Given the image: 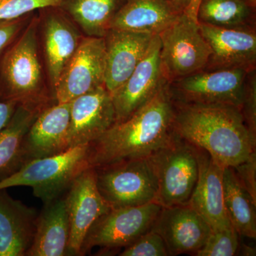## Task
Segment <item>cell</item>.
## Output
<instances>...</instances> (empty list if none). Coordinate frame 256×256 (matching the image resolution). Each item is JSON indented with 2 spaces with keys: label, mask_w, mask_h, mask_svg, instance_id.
<instances>
[{
  "label": "cell",
  "mask_w": 256,
  "mask_h": 256,
  "mask_svg": "<svg viewBox=\"0 0 256 256\" xmlns=\"http://www.w3.org/2000/svg\"><path fill=\"white\" fill-rule=\"evenodd\" d=\"M89 144L70 148L56 156L32 160L0 181V190L30 186L44 203L60 197L90 164Z\"/></svg>",
  "instance_id": "4"
},
{
  "label": "cell",
  "mask_w": 256,
  "mask_h": 256,
  "mask_svg": "<svg viewBox=\"0 0 256 256\" xmlns=\"http://www.w3.org/2000/svg\"><path fill=\"white\" fill-rule=\"evenodd\" d=\"M151 229L164 240L169 256L196 254L212 230L202 216L188 204L163 207Z\"/></svg>",
  "instance_id": "14"
},
{
  "label": "cell",
  "mask_w": 256,
  "mask_h": 256,
  "mask_svg": "<svg viewBox=\"0 0 256 256\" xmlns=\"http://www.w3.org/2000/svg\"><path fill=\"white\" fill-rule=\"evenodd\" d=\"M236 174L256 201V153L242 164L234 168Z\"/></svg>",
  "instance_id": "32"
},
{
  "label": "cell",
  "mask_w": 256,
  "mask_h": 256,
  "mask_svg": "<svg viewBox=\"0 0 256 256\" xmlns=\"http://www.w3.org/2000/svg\"><path fill=\"white\" fill-rule=\"evenodd\" d=\"M70 104L68 149L90 144L116 122L112 96L105 86L79 96Z\"/></svg>",
  "instance_id": "17"
},
{
  "label": "cell",
  "mask_w": 256,
  "mask_h": 256,
  "mask_svg": "<svg viewBox=\"0 0 256 256\" xmlns=\"http://www.w3.org/2000/svg\"><path fill=\"white\" fill-rule=\"evenodd\" d=\"M126 0H64L60 8L86 36L104 37Z\"/></svg>",
  "instance_id": "25"
},
{
  "label": "cell",
  "mask_w": 256,
  "mask_h": 256,
  "mask_svg": "<svg viewBox=\"0 0 256 256\" xmlns=\"http://www.w3.org/2000/svg\"><path fill=\"white\" fill-rule=\"evenodd\" d=\"M174 104L176 133L206 151L217 164L234 169L255 154L256 136L238 108Z\"/></svg>",
  "instance_id": "2"
},
{
  "label": "cell",
  "mask_w": 256,
  "mask_h": 256,
  "mask_svg": "<svg viewBox=\"0 0 256 256\" xmlns=\"http://www.w3.org/2000/svg\"><path fill=\"white\" fill-rule=\"evenodd\" d=\"M18 106L14 101L0 97V132L9 124Z\"/></svg>",
  "instance_id": "33"
},
{
  "label": "cell",
  "mask_w": 256,
  "mask_h": 256,
  "mask_svg": "<svg viewBox=\"0 0 256 256\" xmlns=\"http://www.w3.org/2000/svg\"><path fill=\"white\" fill-rule=\"evenodd\" d=\"M95 170L98 190L111 208L156 202L158 178L150 156Z\"/></svg>",
  "instance_id": "5"
},
{
  "label": "cell",
  "mask_w": 256,
  "mask_h": 256,
  "mask_svg": "<svg viewBox=\"0 0 256 256\" xmlns=\"http://www.w3.org/2000/svg\"><path fill=\"white\" fill-rule=\"evenodd\" d=\"M70 107V102H53L38 114L24 140L23 165L68 150Z\"/></svg>",
  "instance_id": "15"
},
{
  "label": "cell",
  "mask_w": 256,
  "mask_h": 256,
  "mask_svg": "<svg viewBox=\"0 0 256 256\" xmlns=\"http://www.w3.org/2000/svg\"><path fill=\"white\" fill-rule=\"evenodd\" d=\"M242 256H256V250L252 247L248 246L242 245Z\"/></svg>",
  "instance_id": "36"
},
{
  "label": "cell",
  "mask_w": 256,
  "mask_h": 256,
  "mask_svg": "<svg viewBox=\"0 0 256 256\" xmlns=\"http://www.w3.org/2000/svg\"><path fill=\"white\" fill-rule=\"evenodd\" d=\"M158 35L161 43L160 68L166 82L170 84L206 68L212 50L198 22L183 12Z\"/></svg>",
  "instance_id": "6"
},
{
  "label": "cell",
  "mask_w": 256,
  "mask_h": 256,
  "mask_svg": "<svg viewBox=\"0 0 256 256\" xmlns=\"http://www.w3.org/2000/svg\"><path fill=\"white\" fill-rule=\"evenodd\" d=\"M32 16L31 13L15 20L0 21V60L26 28Z\"/></svg>",
  "instance_id": "31"
},
{
  "label": "cell",
  "mask_w": 256,
  "mask_h": 256,
  "mask_svg": "<svg viewBox=\"0 0 256 256\" xmlns=\"http://www.w3.org/2000/svg\"><path fill=\"white\" fill-rule=\"evenodd\" d=\"M248 72L242 68L201 70L170 82V94L176 104L242 109Z\"/></svg>",
  "instance_id": "8"
},
{
  "label": "cell",
  "mask_w": 256,
  "mask_h": 256,
  "mask_svg": "<svg viewBox=\"0 0 256 256\" xmlns=\"http://www.w3.org/2000/svg\"><path fill=\"white\" fill-rule=\"evenodd\" d=\"M121 256H168L166 244L160 234L150 230L131 245L124 248Z\"/></svg>",
  "instance_id": "29"
},
{
  "label": "cell",
  "mask_w": 256,
  "mask_h": 256,
  "mask_svg": "<svg viewBox=\"0 0 256 256\" xmlns=\"http://www.w3.org/2000/svg\"><path fill=\"white\" fill-rule=\"evenodd\" d=\"M242 110L244 120L256 136V69L249 70L244 84Z\"/></svg>",
  "instance_id": "30"
},
{
  "label": "cell",
  "mask_w": 256,
  "mask_h": 256,
  "mask_svg": "<svg viewBox=\"0 0 256 256\" xmlns=\"http://www.w3.org/2000/svg\"><path fill=\"white\" fill-rule=\"evenodd\" d=\"M150 158L158 178L156 203L162 207L188 205L198 178V148L176 133Z\"/></svg>",
  "instance_id": "7"
},
{
  "label": "cell",
  "mask_w": 256,
  "mask_h": 256,
  "mask_svg": "<svg viewBox=\"0 0 256 256\" xmlns=\"http://www.w3.org/2000/svg\"><path fill=\"white\" fill-rule=\"evenodd\" d=\"M67 191L65 200L70 226L68 254L80 256L89 229L111 207L98 190L95 168L84 170L74 180Z\"/></svg>",
  "instance_id": "12"
},
{
  "label": "cell",
  "mask_w": 256,
  "mask_h": 256,
  "mask_svg": "<svg viewBox=\"0 0 256 256\" xmlns=\"http://www.w3.org/2000/svg\"><path fill=\"white\" fill-rule=\"evenodd\" d=\"M42 111L18 106L9 124L0 132V181L22 166L24 140Z\"/></svg>",
  "instance_id": "23"
},
{
  "label": "cell",
  "mask_w": 256,
  "mask_h": 256,
  "mask_svg": "<svg viewBox=\"0 0 256 256\" xmlns=\"http://www.w3.org/2000/svg\"><path fill=\"white\" fill-rule=\"evenodd\" d=\"M38 16L30 22L0 60V97L43 110L56 102L40 53Z\"/></svg>",
  "instance_id": "3"
},
{
  "label": "cell",
  "mask_w": 256,
  "mask_h": 256,
  "mask_svg": "<svg viewBox=\"0 0 256 256\" xmlns=\"http://www.w3.org/2000/svg\"><path fill=\"white\" fill-rule=\"evenodd\" d=\"M239 248L238 234L234 227L212 230L197 256H233Z\"/></svg>",
  "instance_id": "27"
},
{
  "label": "cell",
  "mask_w": 256,
  "mask_h": 256,
  "mask_svg": "<svg viewBox=\"0 0 256 256\" xmlns=\"http://www.w3.org/2000/svg\"><path fill=\"white\" fill-rule=\"evenodd\" d=\"M252 1L254 3V4H256V0H252Z\"/></svg>",
  "instance_id": "37"
},
{
  "label": "cell",
  "mask_w": 256,
  "mask_h": 256,
  "mask_svg": "<svg viewBox=\"0 0 256 256\" xmlns=\"http://www.w3.org/2000/svg\"><path fill=\"white\" fill-rule=\"evenodd\" d=\"M159 35H154L146 55L129 78L111 94L116 112V122L129 118L150 100L166 82L160 68Z\"/></svg>",
  "instance_id": "13"
},
{
  "label": "cell",
  "mask_w": 256,
  "mask_h": 256,
  "mask_svg": "<svg viewBox=\"0 0 256 256\" xmlns=\"http://www.w3.org/2000/svg\"><path fill=\"white\" fill-rule=\"evenodd\" d=\"M256 6L252 0H203L197 21L218 28H255Z\"/></svg>",
  "instance_id": "26"
},
{
  "label": "cell",
  "mask_w": 256,
  "mask_h": 256,
  "mask_svg": "<svg viewBox=\"0 0 256 256\" xmlns=\"http://www.w3.org/2000/svg\"><path fill=\"white\" fill-rule=\"evenodd\" d=\"M26 256H63L68 254L70 226L65 197L44 204Z\"/></svg>",
  "instance_id": "22"
},
{
  "label": "cell",
  "mask_w": 256,
  "mask_h": 256,
  "mask_svg": "<svg viewBox=\"0 0 256 256\" xmlns=\"http://www.w3.org/2000/svg\"><path fill=\"white\" fill-rule=\"evenodd\" d=\"M202 34L212 54L204 70L242 68L256 66L255 28H223L200 24Z\"/></svg>",
  "instance_id": "16"
},
{
  "label": "cell",
  "mask_w": 256,
  "mask_h": 256,
  "mask_svg": "<svg viewBox=\"0 0 256 256\" xmlns=\"http://www.w3.org/2000/svg\"><path fill=\"white\" fill-rule=\"evenodd\" d=\"M153 36L112 28L106 34L104 86L110 94L130 76L146 55Z\"/></svg>",
  "instance_id": "19"
},
{
  "label": "cell",
  "mask_w": 256,
  "mask_h": 256,
  "mask_svg": "<svg viewBox=\"0 0 256 256\" xmlns=\"http://www.w3.org/2000/svg\"><path fill=\"white\" fill-rule=\"evenodd\" d=\"M169 1L182 12H184L190 2V0H169Z\"/></svg>",
  "instance_id": "35"
},
{
  "label": "cell",
  "mask_w": 256,
  "mask_h": 256,
  "mask_svg": "<svg viewBox=\"0 0 256 256\" xmlns=\"http://www.w3.org/2000/svg\"><path fill=\"white\" fill-rule=\"evenodd\" d=\"M38 10V33L42 40L47 78L54 96L60 74L84 36L76 23L60 6H48Z\"/></svg>",
  "instance_id": "11"
},
{
  "label": "cell",
  "mask_w": 256,
  "mask_h": 256,
  "mask_svg": "<svg viewBox=\"0 0 256 256\" xmlns=\"http://www.w3.org/2000/svg\"><path fill=\"white\" fill-rule=\"evenodd\" d=\"M182 13L168 0H126L110 30L159 34Z\"/></svg>",
  "instance_id": "21"
},
{
  "label": "cell",
  "mask_w": 256,
  "mask_h": 256,
  "mask_svg": "<svg viewBox=\"0 0 256 256\" xmlns=\"http://www.w3.org/2000/svg\"><path fill=\"white\" fill-rule=\"evenodd\" d=\"M198 158V178L188 206L202 216L212 230L233 227L224 203L223 166L200 148Z\"/></svg>",
  "instance_id": "18"
},
{
  "label": "cell",
  "mask_w": 256,
  "mask_h": 256,
  "mask_svg": "<svg viewBox=\"0 0 256 256\" xmlns=\"http://www.w3.org/2000/svg\"><path fill=\"white\" fill-rule=\"evenodd\" d=\"M38 212L0 190V256H26L36 230Z\"/></svg>",
  "instance_id": "20"
},
{
  "label": "cell",
  "mask_w": 256,
  "mask_h": 256,
  "mask_svg": "<svg viewBox=\"0 0 256 256\" xmlns=\"http://www.w3.org/2000/svg\"><path fill=\"white\" fill-rule=\"evenodd\" d=\"M174 114V101L166 82L150 100L89 144L90 166L98 168L154 154L176 134Z\"/></svg>",
  "instance_id": "1"
},
{
  "label": "cell",
  "mask_w": 256,
  "mask_h": 256,
  "mask_svg": "<svg viewBox=\"0 0 256 256\" xmlns=\"http://www.w3.org/2000/svg\"><path fill=\"white\" fill-rule=\"evenodd\" d=\"M106 57L104 37L82 36L56 86L55 102H70L79 96L104 86Z\"/></svg>",
  "instance_id": "10"
},
{
  "label": "cell",
  "mask_w": 256,
  "mask_h": 256,
  "mask_svg": "<svg viewBox=\"0 0 256 256\" xmlns=\"http://www.w3.org/2000/svg\"><path fill=\"white\" fill-rule=\"evenodd\" d=\"M64 0H0V21L15 20L48 6H60Z\"/></svg>",
  "instance_id": "28"
},
{
  "label": "cell",
  "mask_w": 256,
  "mask_h": 256,
  "mask_svg": "<svg viewBox=\"0 0 256 256\" xmlns=\"http://www.w3.org/2000/svg\"><path fill=\"white\" fill-rule=\"evenodd\" d=\"M168 1H169V0H168Z\"/></svg>",
  "instance_id": "38"
},
{
  "label": "cell",
  "mask_w": 256,
  "mask_h": 256,
  "mask_svg": "<svg viewBox=\"0 0 256 256\" xmlns=\"http://www.w3.org/2000/svg\"><path fill=\"white\" fill-rule=\"evenodd\" d=\"M163 207L156 202L140 206L111 208L96 220L84 239L80 256L92 248L112 249L131 245L151 230Z\"/></svg>",
  "instance_id": "9"
},
{
  "label": "cell",
  "mask_w": 256,
  "mask_h": 256,
  "mask_svg": "<svg viewBox=\"0 0 256 256\" xmlns=\"http://www.w3.org/2000/svg\"><path fill=\"white\" fill-rule=\"evenodd\" d=\"M224 203L230 223L238 235L256 238V201L232 168H224Z\"/></svg>",
  "instance_id": "24"
},
{
  "label": "cell",
  "mask_w": 256,
  "mask_h": 256,
  "mask_svg": "<svg viewBox=\"0 0 256 256\" xmlns=\"http://www.w3.org/2000/svg\"><path fill=\"white\" fill-rule=\"evenodd\" d=\"M203 0H190V2L186 9L184 10V13L188 16V18L193 20L194 21H197V14H198V8L201 4Z\"/></svg>",
  "instance_id": "34"
}]
</instances>
